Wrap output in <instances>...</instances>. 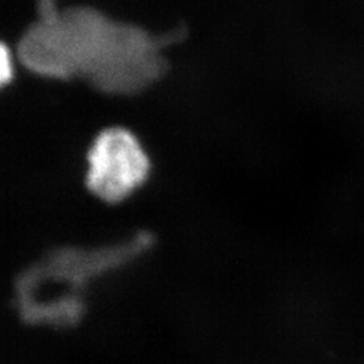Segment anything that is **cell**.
Here are the masks:
<instances>
[{
	"instance_id": "obj_1",
	"label": "cell",
	"mask_w": 364,
	"mask_h": 364,
	"mask_svg": "<svg viewBox=\"0 0 364 364\" xmlns=\"http://www.w3.org/2000/svg\"><path fill=\"white\" fill-rule=\"evenodd\" d=\"M139 236L126 245L103 250L64 248L30 267L16 284L22 316L33 323L68 324L82 312V293L99 274L109 272L144 251Z\"/></svg>"
},
{
	"instance_id": "obj_2",
	"label": "cell",
	"mask_w": 364,
	"mask_h": 364,
	"mask_svg": "<svg viewBox=\"0 0 364 364\" xmlns=\"http://www.w3.org/2000/svg\"><path fill=\"white\" fill-rule=\"evenodd\" d=\"M149 169V159L136 138L123 129H109L92 144L87 183L99 198L117 203L142 185Z\"/></svg>"
},
{
	"instance_id": "obj_3",
	"label": "cell",
	"mask_w": 364,
	"mask_h": 364,
	"mask_svg": "<svg viewBox=\"0 0 364 364\" xmlns=\"http://www.w3.org/2000/svg\"><path fill=\"white\" fill-rule=\"evenodd\" d=\"M11 72H10V60H9V53L6 50V48H1V80L3 82H6L10 77Z\"/></svg>"
}]
</instances>
